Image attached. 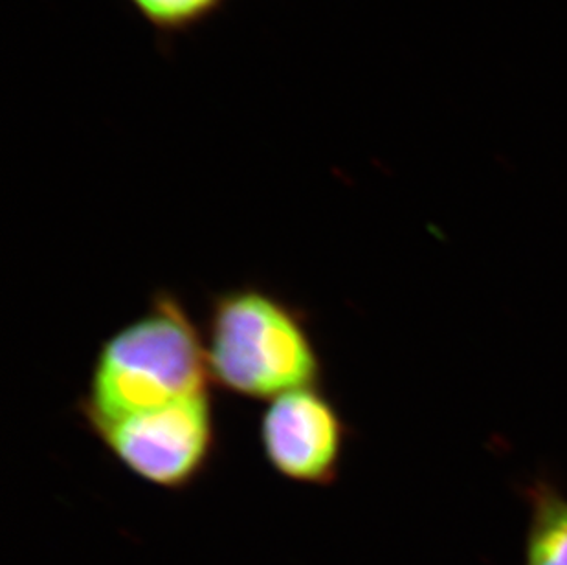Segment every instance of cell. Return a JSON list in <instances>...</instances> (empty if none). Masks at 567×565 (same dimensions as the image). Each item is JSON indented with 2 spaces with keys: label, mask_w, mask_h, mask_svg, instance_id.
<instances>
[{
  "label": "cell",
  "mask_w": 567,
  "mask_h": 565,
  "mask_svg": "<svg viewBox=\"0 0 567 565\" xmlns=\"http://www.w3.org/2000/svg\"><path fill=\"white\" fill-rule=\"evenodd\" d=\"M262 453L276 474L300 485L338 480L349 427L321 384L270 400L261 417Z\"/></svg>",
  "instance_id": "4"
},
{
  "label": "cell",
  "mask_w": 567,
  "mask_h": 565,
  "mask_svg": "<svg viewBox=\"0 0 567 565\" xmlns=\"http://www.w3.org/2000/svg\"><path fill=\"white\" fill-rule=\"evenodd\" d=\"M203 332L175 294L158 290L147 309L100 346L78 413L86 427L164 410L209 391Z\"/></svg>",
  "instance_id": "1"
},
{
  "label": "cell",
  "mask_w": 567,
  "mask_h": 565,
  "mask_svg": "<svg viewBox=\"0 0 567 565\" xmlns=\"http://www.w3.org/2000/svg\"><path fill=\"white\" fill-rule=\"evenodd\" d=\"M529 527L525 565H567V496L546 480L527 491Z\"/></svg>",
  "instance_id": "5"
},
{
  "label": "cell",
  "mask_w": 567,
  "mask_h": 565,
  "mask_svg": "<svg viewBox=\"0 0 567 565\" xmlns=\"http://www.w3.org/2000/svg\"><path fill=\"white\" fill-rule=\"evenodd\" d=\"M86 428L131 474L164 491L189 489L208 469L217 444L209 391Z\"/></svg>",
  "instance_id": "3"
},
{
  "label": "cell",
  "mask_w": 567,
  "mask_h": 565,
  "mask_svg": "<svg viewBox=\"0 0 567 565\" xmlns=\"http://www.w3.org/2000/svg\"><path fill=\"white\" fill-rule=\"evenodd\" d=\"M203 337L212 384L231 396L270 402L321 384L323 366L306 312L262 285L214 296Z\"/></svg>",
  "instance_id": "2"
},
{
  "label": "cell",
  "mask_w": 567,
  "mask_h": 565,
  "mask_svg": "<svg viewBox=\"0 0 567 565\" xmlns=\"http://www.w3.org/2000/svg\"><path fill=\"white\" fill-rule=\"evenodd\" d=\"M155 32L173 38L203 27L230 0H127Z\"/></svg>",
  "instance_id": "6"
}]
</instances>
